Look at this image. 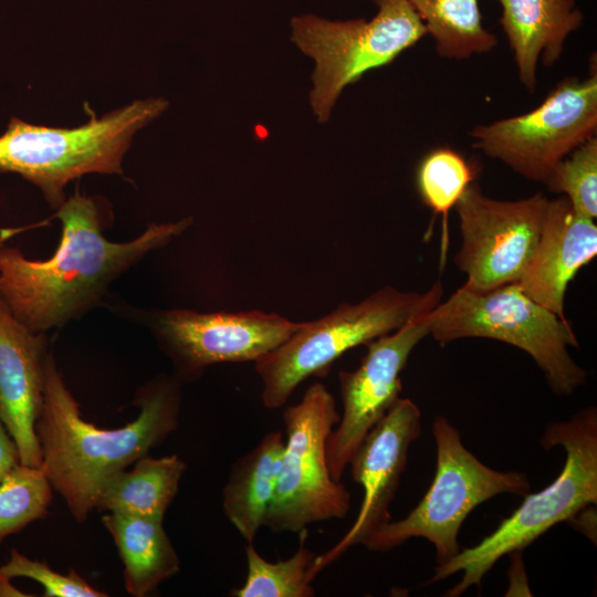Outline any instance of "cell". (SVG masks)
Masks as SVG:
<instances>
[{
  "label": "cell",
  "mask_w": 597,
  "mask_h": 597,
  "mask_svg": "<svg viewBox=\"0 0 597 597\" xmlns=\"http://www.w3.org/2000/svg\"><path fill=\"white\" fill-rule=\"evenodd\" d=\"M56 210L62 237L49 260H29L17 248L0 249V300L34 333L45 334L83 314L116 277L192 222L184 218L153 223L130 241L112 242L102 232L92 198L76 191Z\"/></svg>",
  "instance_id": "cell-1"
},
{
  "label": "cell",
  "mask_w": 597,
  "mask_h": 597,
  "mask_svg": "<svg viewBox=\"0 0 597 597\" xmlns=\"http://www.w3.org/2000/svg\"><path fill=\"white\" fill-rule=\"evenodd\" d=\"M139 407L137 417L119 428H98L86 421L49 354L35 425L40 468L77 522L86 521L114 474L147 455L177 428L178 380L154 381L140 397Z\"/></svg>",
  "instance_id": "cell-2"
},
{
  "label": "cell",
  "mask_w": 597,
  "mask_h": 597,
  "mask_svg": "<svg viewBox=\"0 0 597 597\" xmlns=\"http://www.w3.org/2000/svg\"><path fill=\"white\" fill-rule=\"evenodd\" d=\"M544 449L562 446L566 458L558 476L543 490L527 494L522 504L479 544L461 548L436 566L426 582L434 584L461 572L447 596L462 595L506 554L522 552L554 525L574 520L597 503V409H580L567 421L548 423L541 439Z\"/></svg>",
  "instance_id": "cell-3"
},
{
  "label": "cell",
  "mask_w": 597,
  "mask_h": 597,
  "mask_svg": "<svg viewBox=\"0 0 597 597\" xmlns=\"http://www.w3.org/2000/svg\"><path fill=\"white\" fill-rule=\"evenodd\" d=\"M442 296L440 281L422 293L387 285L358 303H342L318 320L301 323L281 345L254 362L263 406H284L306 378L324 377L344 353L431 312Z\"/></svg>",
  "instance_id": "cell-4"
},
{
  "label": "cell",
  "mask_w": 597,
  "mask_h": 597,
  "mask_svg": "<svg viewBox=\"0 0 597 597\" xmlns=\"http://www.w3.org/2000/svg\"><path fill=\"white\" fill-rule=\"evenodd\" d=\"M168 102L135 101L74 128L46 127L12 118L0 136V170L21 175L38 186L53 208L64 201V187L83 175L123 174L122 161L135 133L157 118Z\"/></svg>",
  "instance_id": "cell-5"
},
{
  "label": "cell",
  "mask_w": 597,
  "mask_h": 597,
  "mask_svg": "<svg viewBox=\"0 0 597 597\" xmlns=\"http://www.w3.org/2000/svg\"><path fill=\"white\" fill-rule=\"evenodd\" d=\"M429 335L440 345L479 337L515 346L533 358L558 396L586 381L585 369L568 352L579 346L570 323L531 298L517 282L488 291L459 287L433 310Z\"/></svg>",
  "instance_id": "cell-6"
},
{
  "label": "cell",
  "mask_w": 597,
  "mask_h": 597,
  "mask_svg": "<svg viewBox=\"0 0 597 597\" xmlns=\"http://www.w3.org/2000/svg\"><path fill=\"white\" fill-rule=\"evenodd\" d=\"M432 434L437 467L430 488L407 516L374 532L363 543L367 549L387 552L411 537H422L434 546L438 564L444 563L461 549L458 534L473 509L501 493L525 494L530 490L524 473L498 471L475 458L446 417H436Z\"/></svg>",
  "instance_id": "cell-7"
},
{
  "label": "cell",
  "mask_w": 597,
  "mask_h": 597,
  "mask_svg": "<svg viewBox=\"0 0 597 597\" xmlns=\"http://www.w3.org/2000/svg\"><path fill=\"white\" fill-rule=\"evenodd\" d=\"M373 1L378 11L369 21H329L312 14L291 21L292 41L315 62L310 102L318 122L329 118L347 85L391 63L427 34L407 0Z\"/></svg>",
  "instance_id": "cell-8"
},
{
  "label": "cell",
  "mask_w": 597,
  "mask_h": 597,
  "mask_svg": "<svg viewBox=\"0 0 597 597\" xmlns=\"http://www.w3.org/2000/svg\"><path fill=\"white\" fill-rule=\"evenodd\" d=\"M339 418L334 397L318 381L297 404L285 408L286 437L264 523L272 532L298 533L314 523L347 515L350 493L333 479L326 455L327 439Z\"/></svg>",
  "instance_id": "cell-9"
},
{
  "label": "cell",
  "mask_w": 597,
  "mask_h": 597,
  "mask_svg": "<svg viewBox=\"0 0 597 597\" xmlns=\"http://www.w3.org/2000/svg\"><path fill=\"white\" fill-rule=\"evenodd\" d=\"M597 132V73L567 76L521 115L478 125L473 147L519 175L545 182L553 168Z\"/></svg>",
  "instance_id": "cell-10"
},
{
  "label": "cell",
  "mask_w": 597,
  "mask_h": 597,
  "mask_svg": "<svg viewBox=\"0 0 597 597\" xmlns=\"http://www.w3.org/2000/svg\"><path fill=\"white\" fill-rule=\"evenodd\" d=\"M547 202L542 192L493 199L472 182L454 207L461 232L455 264L467 275L462 286L488 291L519 282L538 241Z\"/></svg>",
  "instance_id": "cell-11"
},
{
  "label": "cell",
  "mask_w": 597,
  "mask_h": 597,
  "mask_svg": "<svg viewBox=\"0 0 597 597\" xmlns=\"http://www.w3.org/2000/svg\"><path fill=\"white\" fill-rule=\"evenodd\" d=\"M151 324L180 379L199 376L214 364L255 362L301 325L258 310L200 313L185 308L156 312Z\"/></svg>",
  "instance_id": "cell-12"
},
{
  "label": "cell",
  "mask_w": 597,
  "mask_h": 597,
  "mask_svg": "<svg viewBox=\"0 0 597 597\" xmlns=\"http://www.w3.org/2000/svg\"><path fill=\"white\" fill-rule=\"evenodd\" d=\"M433 310L368 342L360 365L338 373L343 413L326 443L334 480L341 481L366 434L400 398V374L412 349L429 335Z\"/></svg>",
  "instance_id": "cell-13"
},
{
  "label": "cell",
  "mask_w": 597,
  "mask_h": 597,
  "mask_svg": "<svg viewBox=\"0 0 597 597\" xmlns=\"http://www.w3.org/2000/svg\"><path fill=\"white\" fill-rule=\"evenodd\" d=\"M421 413L409 398H399L366 434L349 460L350 474L363 489L357 516L346 534L327 552L315 556L310 577L363 544L390 522L389 505L399 486L411 443L421 431Z\"/></svg>",
  "instance_id": "cell-14"
},
{
  "label": "cell",
  "mask_w": 597,
  "mask_h": 597,
  "mask_svg": "<svg viewBox=\"0 0 597 597\" xmlns=\"http://www.w3.org/2000/svg\"><path fill=\"white\" fill-rule=\"evenodd\" d=\"M48 356L45 334L24 326L0 300V418L18 447L21 464L38 468L35 425Z\"/></svg>",
  "instance_id": "cell-15"
},
{
  "label": "cell",
  "mask_w": 597,
  "mask_h": 597,
  "mask_svg": "<svg viewBox=\"0 0 597 597\" xmlns=\"http://www.w3.org/2000/svg\"><path fill=\"white\" fill-rule=\"evenodd\" d=\"M597 254V226L565 196L548 200L535 250L517 282L535 302L565 316V295L577 272Z\"/></svg>",
  "instance_id": "cell-16"
},
{
  "label": "cell",
  "mask_w": 597,
  "mask_h": 597,
  "mask_svg": "<svg viewBox=\"0 0 597 597\" xmlns=\"http://www.w3.org/2000/svg\"><path fill=\"white\" fill-rule=\"evenodd\" d=\"M500 24L513 53L521 84L531 93L536 87L538 63L554 65L568 36L584 20L576 0H498Z\"/></svg>",
  "instance_id": "cell-17"
},
{
  "label": "cell",
  "mask_w": 597,
  "mask_h": 597,
  "mask_svg": "<svg viewBox=\"0 0 597 597\" xmlns=\"http://www.w3.org/2000/svg\"><path fill=\"white\" fill-rule=\"evenodd\" d=\"M283 447V433L269 432L231 465L222 492V506L226 517L247 544H252L264 526L277 483Z\"/></svg>",
  "instance_id": "cell-18"
},
{
  "label": "cell",
  "mask_w": 597,
  "mask_h": 597,
  "mask_svg": "<svg viewBox=\"0 0 597 597\" xmlns=\"http://www.w3.org/2000/svg\"><path fill=\"white\" fill-rule=\"evenodd\" d=\"M102 522L115 542L132 596L148 595L179 572L180 562L163 521L106 513Z\"/></svg>",
  "instance_id": "cell-19"
},
{
  "label": "cell",
  "mask_w": 597,
  "mask_h": 597,
  "mask_svg": "<svg viewBox=\"0 0 597 597\" xmlns=\"http://www.w3.org/2000/svg\"><path fill=\"white\" fill-rule=\"evenodd\" d=\"M186 463L176 454L134 462L114 474L102 489L95 509L106 513L164 521L174 501Z\"/></svg>",
  "instance_id": "cell-20"
},
{
  "label": "cell",
  "mask_w": 597,
  "mask_h": 597,
  "mask_svg": "<svg viewBox=\"0 0 597 597\" xmlns=\"http://www.w3.org/2000/svg\"><path fill=\"white\" fill-rule=\"evenodd\" d=\"M442 59L464 60L492 51L496 36L482 24L479 0H407Z\"/></svg>",
  "instance_id": "cell-21"
},
{
  "label": "cell",
  "mask_w": 597,
  "mask_h": 597,
  "mask_svg": "<svg viewBox=\"0 0 597 597\" xmlns=\"http://www.w3.org/2000/svg\"><path fill=\"white\" fill-rule=\"evenodd\" d=\"M479 168L461 153L440 146L427 153L417 168V189L422 202L442 217L440 263L444 264L448 249V216L467 188L475 181Z\"/></svg>",
  "instance_id": "cell-22"
},
{
  "label": "cell",
  "mask_w": 597,
  "mask_h": 597,
  "mask_svg": "<svg viewBox=\"0 0 597 597\" xmlns=\"http://www.w3.org/2000/svg\"><path fill=\"white\" fill-rule=\"evenodd\" d=\"M300 544L295 553L271 563L252 544L245 546L247 577L241 587L230 591L233 597H314L310 570L315 554L307 546V528L298 532Z\"/></svg>",
  "instance_id": "cell-23"
},
{
  "label": "cell",
  "mask_w": 597,
  "mask_h": 597,
  "mask_svg": "<svg viewBox=\"0 0 597 597\" xmlns=\"http://www.w3.org/2000/svg\"><path fill=\"white\" fill-rule=\"evenodd\" d=\"M52 490L40 467L21 463L0 481V544L48 514Z\"/></svg>",
  "instance_id": "cell-24"
},
{
  "label": "cell",
  "mask_w": 597,
  "mask_h": 597,
  "mask_svg": "<svg viewBox=\"0 0 597 597\" xmlns=\"http://www.w3.org/2000/svg\"><path fill=\"white\" fill-rule=\"evenodd\" d=\"M563 193L573 208L590 219L597 217V138L591 137L562 159L544 182Z\"/></svg>",
  "instance_id": "cell-25"
},
{
  "label": "cell",
  "mask_w": 597,
  "mask_h": 597,
  "mask_svg": "<svg viewBox=\"0 0 597 597\" xmlns=\"http://www.w3.org/2000/svg\"><path fill=\"white\" fill-rule=\"evenodd\" d=\"M0 574L12 579L15 577H27L41 584L44 588L43 596L46 597H104L107 596L92 587L75 570L69 574H61L53 570L43 562L34 561L15 548L10 551L7 563L0 566Z\"/></svg>",
  "instance_id": "cell-26"
},
{
  "label": "cell",
  "mask_w": 597,
  "mask_h": 597,
  "mask_svg": "<svg viewBox=\"0 0 597 597\" xmlns=\"http://www.w3.org/2000/svg\"><path fill=\"white\" fill-rule=\"evenodd\" d=\"M20 463L18 447L0 418V481Z\"/></svg>",
  "instance_id": "cell-27"
},
{
  "label": "cell",
  "mask_w": 597,
  "mask_h": 597,
  "mask_svg": "<svg viewBox=\"0 0 597 597\" xmlns=\"http://www.w3.org/2000/svg\"><path fill=\"white\" fill-rule=\"evenodd\" d=\"M29 596L23 594L21 590L17 589L12 584L11 579L0 574V597H21Z\"/></svg>",
  "instance_id": "cell-28"
},
{
  "label": "cell",
  "mask_w": 597,
  "mask_h": 597,
  "mask_svg": "<svg viewBox=\"0 0 597 597\" xmlns=\"http://www.w3.org/2000/svg\"><path fill=\"white\" fill-rule=\"evenodd\" d=\"M20 229H2L0 230V249L6 245V242Z\"/></svg>",
  "instance_id": "cell-29"
}]
</instances>
